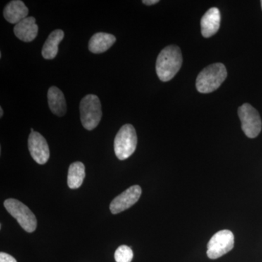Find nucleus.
<instances>
[{
  "instance_id": "nucleus-11",
  "label": "nucleus",
  "mask_w": 262,
  "mask_h": 262,
  "mask_svg": "<svg viewBox=\"0 0 262 262\" xmlns=\"http://www.w3.org/2000/svg\"><path fill=\"white\" fill-rule=\"evenodd\" d=\"M39 27L34 17H27L17 24L14 27V34L20 40L25 42H32L38 34Z\"/></svg>"
},
{
  "instance_id": "nucleus-7",
  "label": "nucleus",
  "mask_w": 262,
  "mask_h": 262,
  "mask_svg": "<svg viewBox=\"0 0 262 262\" xmlns=\"http://www.w3.org/2000/svg\"><path fill=\"white\" fill-rule=\"evenodd\" d=\"M234 244L233 233L227 229L221 230L213 234L208 242L207 255L211 259H216L232 251Z\"/></svg>"
},
{
  "instance_id": "nucleus-4",
  "label": "nucleus",
  "mask_w": 262,
  "mask_h": 262,
  "mask_svg": "<svg viewBox=\"0 0 262 262\" xmlns=\"http://www.w3.org/2000/svg\"><path fill=\"white\" fill-rule=\"evenodd\" d=\"M138 139L135 128L130 124L122 126L115 136L114 149L120 160H126L134 154L137 146Z\"/></svg>"
},
{
  "instance_id": "nucleus-17",
  "label": "nucleus",
  "mask_w": 262,
  "mask_h": 262,
  "mask_svg": "<svg viewBox=\"0 0 262 262\" xmlns=\"http://www.w3.org/2000/svg\"><path fill=\"white\" fill-rule=\"evenodd\" d=\"M134 257L132 249L128 246H120L115 253V261L117 262H131Z\"/></svg>"
},
{
  "instance_id": "nucleus-3",
  "label": "nucleus",
  "mask_w": 262,
  "mask_h": 262,
  "mask_svg": "<svg viewBox=\"0 0 262 262\" xmlns=\"http://www.w3.org/2000/svg\"><path fill=\"white\" fill-rule=\"evenodd\" d=\"M81 122L82 126L88 130L96 128L102 117L101 101L96 95L84 96L80 104Z\"/></svg>"
},
{
  "instance_id": "nucleus-12",
  "label": "nucleus",
  "mask_w": 262,
  "mask_h": 262,
  "mask_svg": "<svg viewBox=\"0 0 262 262\" xmlns=\"http://www.w3.org/2000/svg\"><path fill=\"white\" fill-rule=\"evenodd\" d=\"M29 9L24 2L20 0H13L5 7L3 15L7 21L10 24H18L19 22L27 18Z\"/></svg>"
},
{
  "instance_id": "nucleus-20",
  "label": "nucleus",
  "mask_w": 262,
  "mask_h": 262,
  "mask_svg": "<svg viewBox=\"0 0 262 262\" xmlns=\"http://www.w3.org/2000/svg\"><path fill=\"white\" fill-rule=\"evenodd\" d=\"M3 115H4V112H3V108L2 106H0V117H3Z\"/></svg>"
},
{
  "instance_id": "nucleus-8",
  "label": "nucleus",
  "mask_w": 262,
  "mask_h": 262,
  "mask_svg": "<svg viewBox=\"0 0 262 262\" xmlns=\"http://www.w3.org/2000/svg\"><path fill=\"white\" fill-rule=\"evenodd\" d=\"M140 186H132L116 196L110 203V209L113 214H117L128 209L137 203L141 195Z\"/></svg>"
},
{
  "instance_id": "nucleus-21",
  "label": "nucleus",
  "mask_w": 262,
  "mask_h": 262,
  "mask_svg": "<svg viewBox=\"0 0 262 262\" xmlns=\"http://www.w3.org/2000/svg\"><path fill=\"white\" fill-rule=\"evenodd\" d=\"M261 9H262V1H261Z\"/></svg>"
},
{
  "instance_id": "nucleus-5",
  "label": "nucleus",
  "mask_w": 262,
  "mask_h": 262,
  "mask_svg": "<svg viewBox=\"0 0 262 262\" xmlns=\"http://www.w3.org/2000/svg\"><path fill=\"white\" fill-rule=\"evenodd\" d=\"M4 206L26 232L31 233L35 231L37 225L35 215L23 203L11 198L4 202Z\"/></svg>"
},
{
  "instance_id": "nucleus-19",
  "label": "nucleus",
  "mask_w": 262,
  "mask_h": 262,
  "mask_svg": "<svg viewBox=\"0 0 262 262\" xmlns=\"http://www.w3.org/2000/svg\"><path fill=\"white\" fill-rule=\"evenodd\" d=\"M142 3L146 5H153L159 3V0H144Z\"/></svg>"
},
{
  "instance_id": "nucleus-6",
  "label": "nucleus",
  "mask_w": 262,
  "mask_h": 262,
  "mask_svg": "<svg viewBox=\"0 0 262 262\" xmlns=\"http://www.w3.org/2000/svg\"><path fill=\"white\" fill-rule=\"evenodd\" d=\"M238 116L244 134L250 139L257 137L261 130V120L257 110L249 103H244L238 108Z\"/></svg>"
},
{
  "instance_id": "nucleus-2",
  "label": "nucleus",
  "mask_w": 262,
  "mask_h": 262,
  "mask_svg": "<svg viewBox=\"0 0 262 262\" xmlns=\"http://www.w3.org/2000/svg\"><path fill=\"white\" fill-rule=\"evenodd\" d=\"M227 77V69L223 63L208 66L198 75L196 88L202 94H209L220 87Z\"/></svg>"
},
{
  "instance_id": "nucleus-9",
  "label": "nucleus",
  "mask_w": 262,
  "mask_h": 262,
  "mask_svg": "<svg viewBox=\"0 0 262 262\" xmlns=\"http://www.w3.org/2000/svg\"><path fill=\"white\" fill-rule=\"evenodd\" d=\"M28 147L31 156L39 165H44L50 158V149L47 141L39 133H31Z\"/></svg>"
},
{
  "instance_id": "nucleus-16",
  "label": "nucleus",
  "mask_w": 262,
  "mask_h": 262,
  "mask_svg": "<svg viewBox=\"0 0 262 262\" xmlns=\"http://www.w3.org/2000/svg\"><path fill=\"white\" fill-rule=\"evenodd\" d=\"M85 177V167L82 162H75L71 164L69 168L67 184L70 189H78Z\"/></svg>"
},
{
  "instance_id": "nucleus-15",
  "label": "nucleus",
  "mask_w": 262,
  "mask_h": 262,
  "mask_svg": "<svg viewBox=\"0 0 262 262\" xmlns=\"http://www.w3.org/2000/svg\"><path fill=\"white\" fill-rule=\"evenodd\" d=\"M64 32L61 29L53 31L48 36L42 50V55L45 59L51 60L56 58L58 52V45L63 40Z\"/></svg>"
},
{
  "instance_id": "nucleus-1",
  "label": "nucleus",
  "mask_w": 262,
  "mask_h": 262,
  "mask_svg": "<svg viewBox=\"0 0 262 262\" xmlns=\"http://www.w3.org/2000/svg\"><path fill=\"white\" fill-rule=\"evenodd\" d=\"M182 54L177 46H169L160 52L157 58L156 72L160 80L168 82L178 73L182 65Z\"/></svg>"
},
{
  "instance_id": "nucleus-13",
  "label": "nucleus",
  "mask_w": 262,
  "mask_h": 262,
  "mask_svg": "<svg viewBox=\"0 0 262 262\" xmlns=\"http://www.w3.org/2000/svg\"><path fill=\"white\" fill-rule=\"evenodd\" d=\"M116 42V37L108 33L98 32L95 34L89 41V48L95 54L107 51Z\"/></svg>"
},
{
  "instance_id": "nucleus-14",
  "label": "nucleus",
  "mask_w": 262,
  "mask_h": 262,
  "mask_svg": "<svg viewBox=\"0 0 262 262\" xmlns=\"http://www.w3.org/2000/svg\"><path fill=\"white\" fill-rule=\"evenodd\" d=\"M48 105L52 113L58 117L67 113V103L63 92L55 86L50 88L48 92Z\"/></svg>"
},
{
  "instance_id": "nucleus-18",
  "label": "nucleus",
  "mask_w": 262,
  "mask_h": 262,
  "mask_svg": "<svg viewBox=\"0 0 262 262\" xmlns=\"http://www.w3.org/2000/svg\"><path fill=\"white\" fill-rule=\"evenodd\" d=\"M0 262H17L13 256L6 253H0Z\"/></svg>"
},
{
  "instance_id": "nucleus-10",
  "label": "nucleus",
  "mask_w": 262,
  "mask_h": 262,
  "mask_svg": "<svg viewBox=\"0 0 262 262\" xmlns=\"http://www.w3.org/2000/svg\"><path fill=\"white\" fill-rule=\"evenodd\" d=\"M221 14L220 10L212 8L208 10L201 18L202 35L209 38L214 35L220 28Z\"/></svg>"
}]
</instances>
